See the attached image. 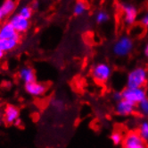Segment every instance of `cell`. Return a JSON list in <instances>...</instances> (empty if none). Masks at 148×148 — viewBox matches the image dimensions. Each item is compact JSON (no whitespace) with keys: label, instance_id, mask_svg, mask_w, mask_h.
<instances>
[{"label":"cell","instance_id":"cell-1","mask_svg":"<svg viewBox=\"0 0 148 148\" xmlns=\"http://www.w3.org/2000/svg\"><path fill=\"white\" fill-rule=\"evenodd\" d=\"M148 81V71L144 67H136L126 76L125 84L128 88L145 87Z\"/></svg>","mask_w":148,"mask_h":148},{"label":"cell","instance_id":"cell-2","mask_svg":"<svg viewBox=\"0 0 148 148\" xmlns=\"http://www.w3.org/2000/svg\"><path fill=\"white\" fill-rule=\"evenodd\" d=\"M112 76V67L106 62H99L91 68V76L95 82L103 84L107 83Z\"/></svg>","mask_w":148,"mask_h":148},{"label":"cell","instance_id":"cell-3","mask_svg":"<svg viewBox=\"0 0 148 148\" xmlns=\"http://www.w3.org/2000/svg\"><path fill=\"white\" fill-rule=\"evenodd\" d=\"M134 48L132 39L127 35L120 37L112 46V53L118 58H125L129 56Z\"/></svg>","mask_w":148,"mask_h":148},{"label":"cell","instance_id":"cell-4","mask_svg":"<svg viewBox=\"0 0 148 148\" xmlns=\"http://www.w3.org/2000/svg\"><path fill=\"white\" fill-rule=\"evenodd\" d=\"M122 99L128 101L134 105L139 104L141 101L145 100L147 97V91L145 87L140 88H128L125 87L122 91Z\"/></svg>","mask_w":148,"mask_h":148},{"label":"cell","instance_id":"cell-5","mask_svg":"<svg viewBox=\"0 0 148 148\" xmlns=\"http://www.w3.org/2000/svg\"><path fill=\"white\" fill-rule=\"evenodd\" d=\"M122 148H147V144L142 139L137 131H130L123 136Z\"/></svg>","mask_w":148,"mask_h":148},{"label":"cell","instance_id":"cell-6","mask_svg":"<svg viewBox=\"0 0 148 148\" xmlns=\"http://www.w3.org/2000/svg\"><path fill=\"white\" fill-rule=\"evenodd\" d=\"M121 9L124 24L128 26L133 25L138 16V11H137L136 6L131 3H123L121 5Z\"/></svg>","mask_w":148,"mask_h":148},{"label":"cell","instance_id":"cell-7","mask_svg":"<svg viewBox=\"0 0 148 148\" xmlns=\"http://www.w3.org/2000/svg\"><path fill=\"white\" fill-rule=\"evenodd\" d=\"M114 110L120 117L126 118L134 115L135 112H136V106L133 103L122 99L121 101L115 103Z\"/></svg>","mask_w":148,"mask_h":148},{"label":"cell","instance_id":"cell-8","mask_svg":"<svg viewBox=\"0 0 148 148\" xmlns=\"http://www.w3.org/2000/svg\"><path fill=\"white\" fill-rule=\"evenodd\" d=\"M9 23L12 24L14 29L17 31L18 33H24V31H26L29 29V20L22 17L19 14L14 15L11 17V19H10Z\"/></svg>","mask_w":148,"mask_h":148},{"label":"cell","instance_id":"cell-9","mask_svg":"<svg viewBox=\"0 0 148 148\" xmlns=\"http://www.w3.org/2000/svg\"><path fill=\"white\" fill-rule=\"evenodd\" d=\"M0 39L1 40H20V35L14 29L9 22L4 24L0 27Z\"/></svg>","mask_w":148,"mask_h":148},{"label":"cell","instance_id":"cell-10","mask_svg":"<svg viewBox=\"0 0 148 148\" xmlns=\"http://www.w3.org/2000/svg\"><path fill=\"white\" fill-rule=\"evenodd\" d=\"M25 91L28 94L33 97L42 96L47 92V86L45 84L38 83L37 81L25 84Z\"/></svg>","mask_w":148,"mask_h":148},{"label":"cell","instance_id":"cell-11","mask_svg":"<svg viewBox=\"0 0 148 148\" xmlns=\"http://www.w3.org/2000/svg\"><path fill=\"white\" fill-rule=\"evenodd\" d=\"M19 110L14 106V105L9 104L5 109V121L8 125L14 124L19 119Z\"/></svg>","mask_w":148,"mask_h":148},{"label":"cell","instance_id":"cell-12","mask_svg":"<svg viewBox=\"0 0 148 148\" xmlns=\"http://www.w3.org/2000/svg\"><path fill=\"white\" fill-rule=\"evenodd\" d=\"M19 77L25 84L36 81V75L34 70L29 67H23L19 71Z\"/></svg>","mask_w":148,"mask_h":148},{"label":"cell","instance_id":"cell-13","mask_svg":"<svg viewBox=\"0 0 148 148\" xmlns=\"http://www.w3.org/2000/svg\"><path fill=\"white\" fill-rule=\"evenodd\" d=\"M16 3L14 0H5V1L0 6V21L4 20L9 15H11L15 9Z\"/></svg>","mask_w":148,"mask_h":148},{"label":"cell","instance_id":"cell-14","mask_svg":"<svg viewBox=\"0 0 148 148\" xmlns=\"http://www.w3.org/2000/svg\"><path fill=\"white\" fill-rule=\"evenodd\" d=\"M137 133L142 137V139L148 143V120H142L137 126Z\"/></svg>","mask_w":148,"mask_h":148},{"label":"cell","instance_id":"cell-15","mask_svg":"<svg viewBox=\"0 0 148 148\" xmlns=\"http://www.w3.org/2000/svg\"><path fill=\"white\" fill-rule=\"evenodd\" d=\"M50 106L51 108L56 110V112H62L65 110V101L61 98H52L50 100Z\"/></svg>","mask_w":148,"mask_h":148},{"label":"cell","instance_id":"cell-16","mask_svg":"<svg viewBox=\"0 0 148 148\" xmlns=\"http://www.w3.org/2000/svg\"><path fill=\"white\" fill-rule=\"evenodd\" d=\"M18 42L19 41L15 40H1L0 39V49L4 52L10 51L16 48Z\"/></svg>","mask_w":148,"mask_h":148},{"label":"cell","instance_id":"cell-17","mask_svg":"<svg viewBox=\"0 0 148 148\" xmlns=\"http://www.w3.org/2000/svg\"><path fill=\"white\" fill-rule=\"evenodd\" d=\"M136 112L138 113L143 119L148 120V98L141 101L136 105Z\"/></svg>","mask_w":148,"mask_h":148},{"label":"cell","instance_id":"cell-18","mask_svg":"<svg viewBox=\"0 0 148 148\" xmlns=\"http://www.w3.org/2000/svg\"><path fill=\"white\" fill-rule=\"evenodd\" d=\"M87 9H88V6H87L86 2L84 1V0H78V1L76 2V4L74 5L73 14L76 16L82 15L87 11Z\"/></svg>","mask_w":148,"mask_h":148},{"label":"cell","instance_id":"cell-19","mask_svg":"<svg viewBox=\"0 0 148 148\" xmlns=\"http://www.w3.org/2000/svg\"><path fill=\"white\" fill-rule=\"evenodd\" d=\"M109 19H110L109 14L106 11H103V10L98 11L97 14L96 15V22L99 24L106 23Z\"/></svg>","mask_w":148,"mask_h":148},{"label":"cell","instance_id":"cell-20","mask_svg":"<svg viewBox=\"0 0 148 148\" xmlns=\"http://www.w3.org/2000/svg\"><path fill=\"white\" fill-rule=\"evenodd\" d=\"M110 139L114 145H121V142L123 140V135L120 131H113L111 135H110Z\"/></svg>","mask_w":148,"mask_h":148},{"label":"cell","instance_id":"cell-21","mask_svg":"<svg viewBox=\"0 0 148 148\" xmlns=\"http://www.w3.org/2000/svg\"><path fill=\"white\" fill-rule=\"evenodd\" d=\"M21 16L29 20L30 17H31V15H32V10H31V8L29 6H23L20 9V11L18 13Z\"/></svg>","mask_w":148,"mask_h":148},{"label":"cell","instance_id":"cell-22","mask_svg":"<svg viewBox=\"0 0 148 148\" xmlns=\"http://www.w3.org/2000/svg\"><path fill=\"white\" fill-rule=\"evenodd\" d=\"M140 24L143 27L148 29V11L144 13L140 17Z\"/></svg>","mask_w":148,"mask_h":148},{"label":"cell","instance_id":"cell-23","mask_svg":"<svg viewBox=\"0 0 148 148\" xmlns=\"http://www.w3.org/2000/svg\"><path fill=\"white\" fill-rule=\"evenodd\" d=\"M112 99L113 101H115V103L120 101H121L122 100V93H121V92H119V91L113 92L112 93Z\"/></svg>","mask_w":148,"mask_h":148},{"label":"cell","instance_id":"cell-24","mask_svg":"<svg viewBox=\"0 0 148 148\" xmlns=\"http://www.w3.org/2000/svg\"><path fill=\"white\" fill-rule=\"evenodd\" d=\"M144 55H145V57L146 58H148V42L145 45V47H144Z\"/></svg>","mask_w":148,"mask_h":148},{"label":"cell","instance_id":"cell-25","mask_svg":"<svg viewBox=\"0 0 148 148\" xmlns=\"http://www.w3.org/2000/svg\"><path fill=\"white\" fill-rule=\"evenodd\" d=\"M14 126H22V120H20V119H18L14 123Z\"/></svg>","mask_w":148,"mask_h":148},{"label":"cell","instance_id":"cell-26","mask_svg":"<svg viewBox=\"0 0 148 148\" xmlns=\"http://www.w3.org/2000/svg\"><path fill=\"white\" fill-rule=\"evenodd\" d=\"M4 54H5V52L1 49H0V58H2L4 57Z\"/></svg>","mask_w":148,"mask_h":148},{"label":"cell","instance_id":"cell-27","mask_svg":"<svg viewBox=\"0 0 148 148\" xmlns=\"http://www.w3.org/2000/svg\"><path fill=\"white\" fill-rule=\"evenodd\" d=\"M0 122H1V115H0Z\"/></svg>","mask_w":148,"mask_h":148}]
</instances>
